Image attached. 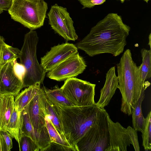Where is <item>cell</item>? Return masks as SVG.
I'll use <instances>...</instances> for the list:
<instances>
[{
    "label": "cell",
    "mask_w": 151,
    "mask_h": 151,
    "mask_svg": "<svg viewBox=\"0 0 151 151\" xmlns=\"http://www.w3.org/2000/svg\"><path fill=\"white\" fill-rule=\"evenodd\" d=\"M86 67L84 60L77 52L69 57L47 72V76L57 81L65 80L82 73Z\"/></svg>",
    "instance_id": "cell-11"
},
{
    "label": "cell",
    "mask_w": 151,
    "mask_h": 151,
    "mask_svg": "<svg viewBox=\"0 0 151 151\" xmlns=\"http://www.w3.org/2000/svg\"><path fill=\"white\" fill-rule=\"evenodd\" d=\"M118 78L116 75L115 67L110 68L106 73V80L103 87L100 91V97L96 104L101 108L109 104L118 88Z\"/></svg>",
    "instance_id": "cell-14"
},
{
    "label": "cell",
    "mask_w": 151,
    "mask_h": 151,
    "mask_svg": "<svg viewBox=\"0 0 151 151\" xmlns=\"http://www.w3.org/2000/svg\"><path fill=\"white\" fill-rule=\"evenodd\" d=\"M41 84L38 83L28 87L15 96L14 104L20 113L22 112L37 93L41 88Z\"/></svg>",
    "instance_id": "cell-17"
},
{
    "label": "cell",
    "mask_w": 151,
    "mask_h": 151,
    "mask_svg": "<svg viewBox=\"0 0 151 151\" xmlns=\"http://www.w3.org/2000/svg\"><path fill=\"white\" fill-rule=\"evenodd\" d=\"M14 72L17 76L22 80L26 72L24 66L20 63H19L15 61L13 65Z\"/></svg>",
    "instance_id": "cell-28"
},
{
    "label": "cell",
    "mask_w": 151,
    "mask_h": 151,
    "mask_svg": "<svg viewBox=\"0 0 151 151\" xmlns=\"http://www.w3.org/2000/svg\"><path fill=\"white\" fill-rule=\"evenodd\" d=\"M1 94L0 93V96H1Z\"/></svg>",
    "instance_id": "cell-37"
},
{
    "label": "cell",
    "mask_w": 151,
    "mask_h": 151,
    "mask_svg": "<svg viewBox=\"0 0 151 151\" xmlns=\"http://www.w3.org/2000/svg\"><path fill=\"white\" fill-rule=\"evenodd\" d=\"M142 133V145L145 151L151 149V111L145 118L144 128Z\"/></svg>",
    "instance_id": "cell-25"
},
{
    "label": "cell",
    "mask_w": 151,
    "mask_h": 151,
    "mask_svg": "<svg viewBox=\"0 0 151 151\" xmlns=\"http://www.w3.org/2000/svg\"><path fill=\"white\" fill-rule=\"evenodd\" d=\"M20 50L6 44L4 42L2 47L3 67L8 62L15 61L19 58Z\"/></svg>",
    "instance_id": "cell-24"
},
{
    "label": "cell",
    "mask_w": 151,
    "mask_h": 151,
    "mask_svg": "<svg viewBox=\"0 0 151 151\" xmlns=\"http://www.w3.org/2000/svg\"><path fill=\"white\" fill-rule=\"evenodd\" d=\"M8 12L11 18L30 30L43 25L47 4L44 0H12Z\"/></svg>",
    "instance_id": "cell-5"
},
{
    "label": "cell",
    "mask_w": 151,
    "mask_h": 151,
    "mask_svg": "<svg viewBox=\"0 0 151 151\" xmlns=\"http://www.w3.org/2000/svg\"><path fill=\"white\" fill-rule=\"evenodd\" d=\"M144 88L141 95L132 111V126L133 129L136 131L142 132L144 128L145 118L144 117L142 111V103L145 98Z\"/></svg>",
    "instance_id": "cell-21"
},
{
    "label": "cell",
    "mask_w": 151,
    "mask_h": 151,
    "mask_svg": "<svg viewBox=\"0 0 151 151\" xmlns=\"http://www.w3.org/2000/svg\"><path fill=\"white\" fill-rule=\"evenodd\" d=\"M20 151H40L39 146L30 137L22 135L19 144Z\"/></svg>",
    "instance_id": "cell-26"
},
{
    "label": "cell",
    "mask_w": 151,
    "mask_h": 151,
    "mask_svg": "<svg viewBox=\"0 0 151 151\" xmlns=\"http://www.w3.org/2000/svg\"><path fill=\"white\" fill-rule=\"evenodd\" d=\"M142 58V63L140 65L141 79L143 84L145 81L151 76V51L145 48L140 51Z\"/></svg>",
    "instance_id": "cell-22"
},
{
    "label": "cell",
    "mask_w": 151,
    "mask_h": 151,
    "mask_svg": "<svg viewBox=\"0 0 151 151\" xmlns=\"http://www.w3.org/2000/svg\"></svg>",
    "instance_id": "cell-38"
},
{
    "label": "cell",
    "mask_w": 151,
    "mask_h": 151,
    "mask_svg": "<svg viewBox=\"0 0 151 151\" xmlns=\"http://www.w3.org/2000/svg\"><path fill=\"white\" fill-rule=\"evenodd\" d=\"M45 93L42 88L28 104V111L32 125L37 133L49 146L51 142L45 121L47 115Z\"/></svg>",
    "instance_id": "cell-9"
},
{
    "label": "cell",
    "mask_w": 151,
    "mask_h": 151,
    "mask_svg": "<svg viewBox=\"0 0 151 151\" xmlns=\"http://www.w3.org/2000/svg\"><path fill=\"white\" fill-rule=\"evenodd\" d=\"M151 33H150L149 36V42L148 45L149 46L150 48V49H151Z\"/></svg>",
    "instance_id": "cell-34"
},
{
    "label": "cell",
    "mask_w": 151,
    "mask_h": 151,
    "mask_svg": "<svg viewBox=\"0 0 151 151\" xmlns=\"http://www.w3.org/2000/svg\"><path fill=\"white\" fill-rule=\"evenodd\" d=\"M109 116L105 110L99 121L77 143L76 151H106L109 145Z\"/></svg>",
    "instance_id": "cell-6"
},
{
    "label": "cell",
    "mask_w": 151,
    "mask_h": 151,
    "mask_svg": "<svg viewBox=\"0 0 151 151\" xmlns=\"http://www.w3.org/2000/svg\"><path fill=\"white\" fill-rule=\"evenodd\" d=\"M46 97L52 103L58 106H75L64 94L58 85L52 89H49L43 86L42 87Z\"/></svg>",
    "instance_id": "cell-19"
},
{
    "label": "cell",
    "mask_w": 151,
    "mask_h": 151,
    "mask_svg": "<svg viewBox=\"0 0 151 151\" xmlns=\"http://www.w3.org/2000/svg\"><path fill=\"white\" fill-rule=\"evenodd\" d=\"M0 132L4 138L6 146L7 151H11V149L13 147L12 137L7 131L0 130Z\"/></svg>",
    "instance_id": "cell-29"
},
{
    "label": "cell",
    "mask_w": 151,
    "mask_h": 151,
    "mask_svg": "<svg viewBox=\"0 0 151 151\" xmlns=\"http://www.w3.org/2000/svg\"><path fill=\"white\" fill-rule=\"evenodd\" d=\"M65 138L76 151L78 142L99 120L105 109L96 104L58 106Z\"/></svg>",
    "instance_id": "cell-3"
},
{
    "label": "cell",
    "mask_w": 151,
    "mask_h": 151,
    "mask_svg": "<svg viewBox=\"0 0 151 151\" xmlns=\"http://www.w3.org/2000/svg\"><path fill=\"white\" fill-rule=\"evenodd\" d=\"M96 84L75 77L65 80L60 88L66 97L75 106H87L95 104Z\"/></svg>",
    "instance_id": "cell-7"
},
{
    "label": "cell",
    "mask_w": 151,
    "mask_h": 151,
    "mask_svg": "<svg viewBox=\"0 0 151 151\" xmlns=\"http://www.w3.org/2000/svg\"><path fill=\"white\" fill-rule=\"evenodd\" d=\"M76 151L72 147H68L54 142H51L48 146L44 151Z\"/></svg>",
    "instance_id": "cell-27"
},
{
    "label": "cell",
    "mask_w": 151,
    "mask_h": 151,
    "mask_svg": "<svg viewBox=\"0 0 151 151\" xmlns=\"http://www.w3.org/2000/svg\"><path fill=\"white\" fill-rule=\"evenodd\" d=\"M14 96L2 95L0 98V131L6 130L14 105Z\"/></svg>",
    "instance_id": "cell-16"
},
{
    "label": "cell",
    "mask_w": 151,
    "mask_h": 151,
    "mask_svg": "<svg viewBox=\"0 0 151 151\" xmlns=\"http://www.w3.org/2000/svg\"><path fill=\"white\" fill-rule=\"evenodd\" d=\"M130 31L120 16L109 13L75 45L90 57L106 53L116 57L123 52Z\"/></svg>",
    "instance_id": "cell-1"
},
{
    "label": "cell",
    "mask_w": 151,
    "mask_h": 151,
    "mask_svg": "<svg viewBox=\"0 0 151 151\" xmlns=\"http://www.w3.org/2000/svg\"><path fill=\"white\" fill-rule=\"evenodd\" d=\"M108 120L109 145L106 151H126L130 145L135 151L140 150L137 131L130 126L125 128L119 122H113L109 115Z\"/></svg>",
    "instance_id": "cell-8"
},
{
    "label": "cell",
    "mask_w": 151,
    "mask_h": 151,
    "mask_svg": "<svg viewBox=\"0 0 151 151\" xmlns=\"http://www.w3.org/2000/svg\"><path fill=\"white\" fill-rule=\"evenodd\" d=\"M121 0V1H122L123 2L124 0Z\"/></svg>",
    "instance_id": "cell-36"
},
{
    "label": "cell",
    "mask_w": 151,
    "mask_h": 151,
    "mask_svg": "<svg viewBox=\"0 0 151 151\" xmlns=\"http://www.w3.org/2000/svg\"><path fill=\"white\" fill-rule=\"evenodd\" d=\"M39 38L36 31L30 30L24 37V43L19 54L20 63L25 67L22 79L24 87L40 83H43L46 72L37 60L36 51Z\"/></svg>",
    "instance_id": "cell-4"
},
{
    "label": "cell",
    "mask_w": 151,
    "mask_h": 151,
    "mask_svg": "<svg viewBox=\"0 0 151 151\" xmlns=\"http://www.w3.org/2000/svg\"><path fill=\"white\" fill-rule=\"evenodd\" d=\"M28 104L21 112V136L25 135L30 137L39 146L40 151H44L48 145L37 133L32 125L28 111Z\"/></svg>",
    "instance_id": "cell-15"
},
{
    "label": "cell",
    "mask_w": 151,
    "mask_h": 151,
    "mask_svg": "<svg viewBox=\"0 0 151 151\" xmlns=\"http://www.w3.org/2000/svg\"><path fill=\"white\" fill-rule=\"evenodd\" d=\"M15 61L8 62L0 73V93L16 96L23 88L22 80L15 74L13 69Z\"/></svg>",
    "instance_id": "cell-13"
},
{
    "label": "cell",
    "mask_w": 151,
    "mask_h": 151,
    "mask_svg": "<svg viewBox=\"0 0 151 151\" xmlns=\"http://www.w3.org/2000/svg\"><path fill=\"white\" fill-rule=\"evenodd\" d=\"M75 45L68 43L54 46L41 58L40 65L47 72L69 57L78 52Z\"/></svg>",
    "instance_id": "cell-12"
},
{
    "label": "cell",
    "mask_w": 151,
    "mask_h": 151,
    "mask_svg": "<svg viewBox=\"0 0 151 151\" xmlns=\"http://www.w3.org/2000/svg\"><path fill=\"white\" fill-rule=\"evenodd\" d=\"M119 85L122 95L121 111L129 116L143 90L149 86L143 84L140 76V66L133 60L131 50L127 49L116 64Z\"/></svg>",
    "instance_id": "cell-2"
},
{
    "label": "cell",
    "mask_w": 151,
    "mask_h": 151,
    "mask_svg": "<svg viewBox=\"0 0 151 151\" xmlns=\"http://www.w3.org/2000/svg\"><path fill=\"white\" fill-rule=\"evenodd\" d=\"M45 119L51 142H54L64 146L73 148L66 139L58 132L47 114L46 116Z\"/></svg>",
    "instance_id": "cell-23"
},
{
    "label": "cell",
    "mask_w": 151,
    "mask_h": 151,
    "mask_svg": "<svg viewBox=\"0 0 151 151\" xmlns=\"http://www.w3.org/2000/svg\"><path fill=\"white\" fill-rule=\"evenodd\" d=\"M12 0H0V14L4 11H8L12 3Z\"/></svg>",
    "instance_id": "cell-31"
},
{
    "label": "cell",
    "mask_w": 151,
    "mask_h": 151,
    "mask_svg": "<svg viewBox=\"0 0 151 151\" xmlns=\"http://www.w3.org/2000/svg\"><path fill=\"white\" fill-rule=\"evenodd\" d=\"M83 6V8H91L95 5L101 4L106 0H78Z\"/></svg>",
    "instance_id": "cell-30"
},
{
    "label": "cell",
    "mask_w": 151,
    "mask_h": 151,
    "mask_svg": "<svg viewBox=\"0 0 151 151\" xmlns=\"http://www.w3.org/2000/svg\"><path fill=\"white\" fill-rule=\"evenodd\" d=\"M21 114L18 111L14 104L6 130L10 134L13 138L17 141L18 144L20 142L21 137Z\"/></svg>",
    "instance_id": "cell-18"
},
{
    "label": "cell",
    "mask_w": 151,
    "mask_h": 151,
    "mask_svg": "<svg viewBox=\"0 0 151 151\" xmlns=\"http://www.w3.org/2000/svg\"><path fill=\"white\" fill-rule=\"evenodd\" d=\"M0 151H7V147L4 138L0 132Z\"/></svg>",
    "instance_id": "cell-33"
},
{
    "label": "cell",
    "mask_w": 151,
    "mask_h": 151,
    "mask_svg": "<svg viewBox=\"0 0 151 151\" xmlns=\"http://www.w3.org/2000/svg\"><path fill=\"white\" fill-rule=\"evenodd\" d=\"M144 0L147 3L148 1L149 0Z\"/></svg>",
    "instance_id": "cell-35"
},
{
    "label": "cell",
    "mask_w": 151,
    "mask_h": 151,
    "mask_svg": "<svg viewBox=\"0 0 151 151\" xmlns=\"http://www.w3.org/2000/svg\"><path fill=\"white\" fill-rule=\"evenodd\" d=\"M45 102L47 114L58 132L65 138L59 107L52 103L46 97L45 95Z\"/></svg>",
    "instance_id": "cell-20"
},
{
    "label": "cell",
    "mask_w": 151,
    "mask_h": 151,
    "mask_svg": "<svg viewBox=\"0 0 151 151\" xmlns=\"http://www.w3.org/2000/svg\"><path fill=\"white\" fill-rule=\"evenodd\" d=\"M48 15L49 23L57 33L67 41L78 39L73 22L66 8L55 4L51 6Z\"/></svg>",
    "instance_id": "cell-10"
},
{
    "label": "cell",
    "mask_w": 151,
    "mask_h": 151,
    "mask_svg": "<svg viewBox=\"0 0 151 151\" xmlns=\"http://www.w3.org/2000/svg\"><path fill=\"white\" fill-rule=\"evenodd\" d=\"M4 42V38L0 35V73L3 67L2 65V47Z\"/></svg>",
    "instance_id": "cell-32"
}]
</instances>
